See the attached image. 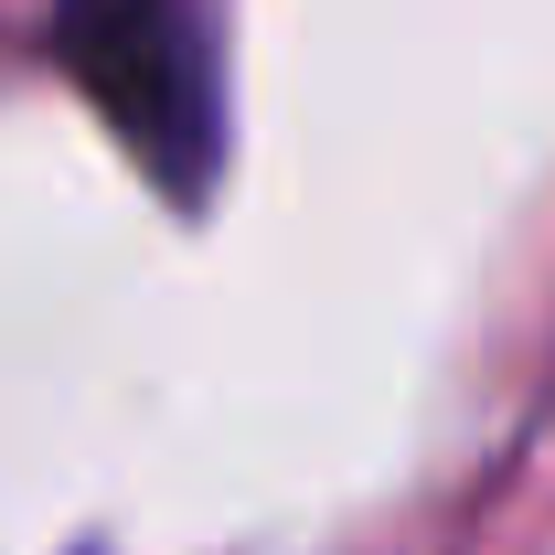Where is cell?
<instances>
[{
  "mask_svg": "<svg viewBox=\"0 0 555 555\" xmlns=\"http://www.w3.org/2000/svg\"><path fill=\"white\" fill-rule=\"evenodd\" d=\"M65 75L150 160L160 193H204L224 139V0H65Z\"/></svg>",
  "mask_w": 555,
  "mask_h": 555,
  "instance_id": "obj_1",
  "label": "cell"
}]
</instances>
